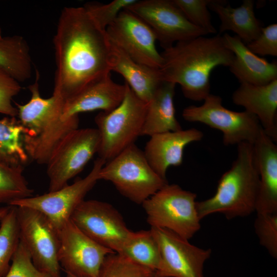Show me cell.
<instances>
[{"label":"cell","instance_id":"1","mask_svg":"<svg viewBox=\"0 0 277 277\" xmlns=\"http://www.w3.org/2000/svg\"><path fill=\"white\" fill-rule=\"evenodd\" d=\"M53 93L64 101L111 74L109 39L83 7H65L53 38Z\"/></svg>","mask_w":277,"mask_h":277},{"label":"cell","instance_id":"2","mask_svg":"<svg viewBox=\"0 0 277 277\" xmlns=\"http://www.w3.org/2000/svg\"><path fill=\"white\" fill-rule=\"evenodd\" d=\"M161 54L162 81L179 84L186 98L197 102L204 101L210 94L212 70L219 66L229 67L234 58L220 34L176 43Z\"/></svg>","mask_w":277,"mask_h":277},{"label":"cell","instance_id":"3","mask_svg":"<svg viewBox=\"0 0 277 277\" xmlns=\"http://www.w3.org/2000/svg\"><path fill=\"white\" fill-rule=\"evenodd\" d=\"M237 146L236 158L219 179L214 195L196 202L201 220L215 213L232 219L255 211L260 176L253 144L242 142Z\"/></svg>","mask_w":277,"mask_h":277},{"label":"cell","instance_id":"4","mask_svg":"<svg viewBox=\"0 0 277 277\" xmlns=\"http://www.w3.org/2000/svg\"><path fill=\"white\" fill-rule=\"evenodd\" d=\"M125 84V94L120 105L110 111H101L94 118L100 135L97 154L105 162L135 144L141 136L148 103Z\"/></svg>","mask_w":277,"mask_h":277},{"label":"cell","instance_id":"5","mask_svg":"<svg viewBox=\"0 0 277 277\" xmlns=\"http://www.w3.org/2000/svg\"><path fill=\"white\" fill-rule=\"evenodd\" d=\"M98 179L110 182L121 195L138 205L168 183L152 169L135 144L106 162Z\"/></svg>","mask_w":277,"mask_h":277},{"label":"cell","instance_id":"6","mask_svg":"<svg viewBox=\"0 0 277 277\" xmlns=\"http://www.w3.org/2000/svg\"><path fill=\"white\" fill-rule=\"evenodd\" d=\"M196 198L195 193L167 183L142 205L151 227L170 230L189 240L201 228Z\"/></svg>","mask_w":277,"mask_h":277},{"label":"cell","instance_id":"7","mask_svg":"<svg viewBox=\"0 0 277 277\" xmlns=\"http://www.w3.org/2000/svg\"><path fill=\"white\" fill-rule=\"evenodd\" d=\"M182 116L186 121L203 123L221 131L225 146L242 142L253 144L263 129L254 115L245 110H229L223 106L220 96L211 94L202 105L184 108Z\"/></svg>","mask_w":277,"mask_h":277},{"label":"cell","instance_id":"8","mask_svg":"<svg viewBox=\"0 0 277 277\" xmlns=\"http://www.w3.org/2000/svg\"><path fill=\"white\" fill-rule=\"evenodd\" d=\"M100 145V135L97 128H77L65 137L46 164L49 191L67 185L97 153Z\"/></svg>","mask_w":277,"mask_h":277},{"label":"cell","instance_id":"9","mask_svg":"<svg viewBox=\"0 0 277 277\" xmlns=\"http://www.w3.org/2000/svg\"><path fill=\"white\" fill-rule=\"evenodd\" d=\"M17 218L20 240L29 251L34 265L52 277H61L58 260V231L40 212L18 207Z\"/></svg>","mask_w":277,"mask_h":277},{"label":"cell","instance_id":"10","mask_svg":"<svg viewBox=\"0 0 277 277\" xmlns=\"http://www.w3.org/2000/svg\"><path fill=\"white\" fill-rule=\"evenodd\" d=\"M70 220L91 239L117 253L132 232L113 205L96 200L82 201Z\"/></svg>","mask_w":277,"mask_h":277},{"label":"cell","instance_id":"11","mask_svg":"<svg viewBox=\"0 0 277 277\" xmlns=\"http://www.w3.org/2000/svg\"><path fill=\"white\" fill-rule=\"evenodd\" d=\"M105 163L98 157L94 161L90 172L85 177L57 190L16 200L9 205L28 207L40 212L58 231L70 220L75 209L98 181V173Z\"/></svg>","mask_w":277,"mask_h":277},{"label":"cell","instance_id":"12","mask_svg":"<svg viewBox=\"0 0 277 277\" xmlns=\"http://www.w3.org/2000/svg\"><path fill=\"white\" fill-rule=\"evenodd\" d=\"M125 9L151 27L164 49L175 43L208 34L191 24L172 0L136 1Z\"/></svg>","mask_w":277,"mask_h":277},{"label":"cell","instance_id":"13","mask_svg":"<svg viewBox=\"0 0 277 277\" xmlns=\"http://www.w3.org/2000/svg\"><path fill=\"white\" fill-rule=\"evenodd\" d=\"M160 253L155 277H205L204 264L211 250L194 246L173 232L151 227Z\"/></svg>","mask_w":277,"mask_h":277},{"label":"cell","instance_id":"14","mask_svg":"<svg viewBox=\"0 0 277 277\" xmlns=\"http://www.w3.org/2000/svg\"><path fill=\"white\" fill-rule=\"evenodd\" d=\"M58 260L66 274L78 277H98L102 266L114 252L89 237L71 220L58 230Z\"/></svg>","mask_w":277,"mask_h":277},{"label":"cell","instance_id":"15","mask_svg":"<svg viewBox=\"0 0 277 277\" xmlns=\"http://www.w3.org/2000/svg\"><path fill=\"white\" fill-rule=\"evenodd\" d=\"M106 32L108 38L135 62L155 69L163 64L157 51L156 36L151 27L135 14L124 9Z\"/></svg>","mask_w":277,"mask_h":277},{"label":"cell","instance_id":"16","mask_svg":"<svg viewBox=\"0 0 277 277\" xmlns=\"http://www.w3.org/2000/svg\"><path fill=\"white\" fill-rule=\"evenodd\" d=\"M203 137V132L194 128L160 133L150 136L143 151L152 169L166 179L169 167L182 164L185 148Z\"/></svg>","mask_w":277,"mask_h":277},{"label":"cell","instance_id":"17","mask_svg":"<svg viewBox=\"0 0 277 277\" xmlns=\"http://www.w3.org/2000/svg\"><path fill=\"white\" fill-rule=\"evenodd\" d=\"M233 103L254 115L265 133L277 141V80L264 85L241 83L233 93Z\"/></svg>","mask_w":277,"mask_h":277},{"label":"cell","instance_id":"18","mask_svg":"<svg viewBox=\"0 0 277 277\" xmlns=\"http://www.w3.org/2000/svg\"><path fill=\"white\" fill-rule=\"evenodd\" d=\"M126 84L114 82L111 74L88 85L72 97L64 101L63 118L78 115L82 112L101 110L109 112L123 101Z\"/></svg>","mask_w":277,"mask_h":277},{"label":"cell","instance_id":"19","mask_svg":"<svg viewBox=\"0 0 277 277\" xmlns=\"http://www.w3.org/2000/svg\"><path fill=\"white\" fill-rule=\"evenodd\" d=\"M223 43L234 55L229 67L240 83L264 85L277 80V63L269 62L252 52L237 36L225 33Z\"/></svg>","mask_w":277,"mask_h":277},{"label":"cell","instance_id":"20","mask_svg":"<svg viewBox=\"0 0 277 277\" xmlns=\"http://www.w3.org/2000/svg\"><path fill=\"white\" fill-rule=\"evenodd\" d=\"M261 130L253 147L259 172L257 213H277V146Z\"/></svg>","mask_w":277,"mask_h":277},{"label":"cell","instance_id":"21","mask_svg":"<svg viewBox=\"0 0 277 277\" xmlns=\"http://www.w3.org/2000/svg\"><path fill=\"white\" fill-rule=\"evenodd\" d=\"M108 39L109 64L111 71L121 74L135 94L148 103L162 82L159 69L135 62L109 38Z\"/></svg>","mask_w":277,"mask_h":277},{"label":"cell","instance_id":"22","mask_svg":"<svg viewBox=\"0 0 277 277\" xmlns=\"http://www.w3.org/2000/svg\"><path fill=\"white\" fill-rule=\"evenodd\" d=\"M60 111L46 122L32 136H23L29 159L38 164H47L53 151L69 133L78 127V115L64 118Z\"/></svg>","mask_w":277,"mask_h":277},{"label":"cell","instance_id":"23","mask_svg":"<svg viewBox=\"0 0 277 277\" xmlns=\"http://www.w3.org/2000/svg\"><path fill=\"white\" fill-rule=\"evenodd\" d=\"M225 4V1L212 0L208 6L220 18V33L231 31L246 45L255 39L263 27L255 15L254 2L244 0L237 8Z\"/></svg>","mask_w":277,"mask_h":277},{"label":"cell","instance_id":"24","mask_svg":"<svg viewBox=\"0 0 277 277\" xmlns=\"http://www.w3.org/2000/svg\"><path fill=\"white\" fill-rule=\"evenodd\" d=\"M176 85L162 81L148 103L141 133L151 136L154 134L182 129L175 116L174 96Z\"/></svg>","mask_w":277,"mask_h":277},{"label":"cell","instance_id":"25","mask_svg":"<svg viewBox=\"0 0 277 277\" xmlns=\"http://www.w3.org/2000/svg\"><path fill=\"white\" fill-rule=\"evenodd\" d=\"M0 68L18 82L31 76L32 60L26 41L18 35L3 36L1 28Z\"/></svg>","mask_w":277,"mask_h":277},{"label":"cell","instance_id":"26","mask_svg":"<svg viewBox=\"0 0 277 277\" xmlns=\"http://www.w3.org/2000/svg\"><path fill=\"white\" fill-rule=\"evenodd\" d=\"M26 131L15 117L0 120V162L13 166L28 163L29 157L23 143Z\"/></svg>","mask_w":277,"mask_h":277},{"label":"cell","instance_id":"27","mask_svg":"<svg viewBox=\"0 0 277 277\" xmlns=\"http://www.w3.org/2000/svg\"><path fill=\"white\" fill-rule=\"evenodd\" d=\"M119 254L154 272L160 262L159 246L150 229L132 231Z\"/></svg>","mask_w":277,"mask_h":277},{"label":"cell","instance_id":"28","mask_svg":"<svg viewBox=\"0 0 277 277\" xmlns=\"http://www.w3.org/2000/svg\"><path fill=\"white\" fill-rule=\"evenodd\" d=\"M24 166H10L0 162V204L9 205L12 202L32 196L23 175Z\"/></svg>","mask_w":277,"mask_h":277},{"label":"cell","instance_id":"29","mask_svg":"<svg viewBox=\"0 0 277 277\" xmlns=\"http://www.w3.org/2000/svg\"><path fill=\"white\" fill-rule=\"evenodd\" d=\"M10 208L0 224V277H4L20 241L17 208Z\"/></svg>","mask_w":277,"mask_h":277},{"label":"cell","instance_id":"30","mask_svg":"<svg viewBox=\"0 0 277 277\" xmlns=\"http://www.w3.org/2000/svg\"><path fill=\"white\" fill-rule=\"evenodd\" d=\"M98 277H154V272L114 252L106 256Z\"/></svg>","mask_w":277,"mask_h":277},{"label":"cell","instance_id":"31","mask_svg":"<svg viewBox=\"0 0 277 277\" xmlns=\"http://www.w3.org/2000/svg\"><path fill=\"white\" fill-rule=\"evenodd\" d=\"M187 19L207 34H215L208 6L212 0H172Z\"/></svg>","mask_w":277,"mask_h":277},{"label":"cell","instance_id":"32","mask_svg":"<svg viewBox=\"0 0 277 277\" xmlns=\"http://www.w3.org/2000/svg\"><path fill=\"white\" fill-rule=\"evenodd\" d=\"M254 227L260 244L276 259L277 213H257Z\"/></svg>","mask_w":277,"mask_h":277},{"label":"cell","instance_id":"33","mask_svg":"<svg viewBox=\"0 0 277 277\" xmlns=\"http://www.w3.org/2000/svg\"><path fill=\"white\" fill-rule=\"evenodd\" d=\"M136 0H114L107 4L88 3L84 6L96 24L106 31L123 10Z\"/></svg>","mask_w":277,"mask_h":277},{"label":"cell","instance_id":"34","mask_svg":"<svg viewBox=\"0 0 277 277\" xmlns=\"http://www.w3.org/2000/svg\"><path fill=\"white\" fill-rule=\"evenodd\" d=\"M4 277H52L38 269L33 264L30 254L20 240L12 257L9 270Z\"/></svg>","mask_w":277,"mask_h":277},{"label":"cell","instance_id":"35","mask_svg":"<svg viewBox=\"0 0 277 277\" xmlns=\"http://www.w3.org/2000/svg\"><path fill=\"white\" fill-rule=\"evenodd\" d=\"M21 89L19 82L0 68V113L10 117L17 115L12 100Z\"/></svg>","mask_w":277,"mask_h":277},{"label":"cell","instance_id":"36","mask_svg":"<svg viewBox=\"0 0 277 277\" xmlns=\"http://www.w3.org/2000/svg\"><path fill=\"white\" fill-rule=\"evenodd\" d=\"M246 45L256 55L276 56L277 24L274 23L263 27L259 36Z\"/></svg>","mask_w":277,"mask_h":277},{"label":"cell","instance_id":"37","mask_svg":"<svg viewBox=\"0 0 277 277\" xmlns=\"http://www.w3.org/2000/svg\"><path fill=\"white\" fill-rule=\"evenodd\" d=\"M10 208V205H8L6 207H3L0 208V224L2 219L4 218V217L6 215V214L8 212Z\"/></svg>","mask_w":277,"mask_h":277},{"label":"cell","instance_id":"38","mask_svg":"<svg viewBox=\"0 0 277 277\" xmlns=\"http://www.w3.org/2000/svg\"><path fill=\"white\" fill-rule=\"evenodd\" d=\"M66 277H78L70 274H66Z\"/></svg>","mask_w":277,"mask_h":277},{"label":"cell","instance_id":"39","mask_svg":"<svg viewBox=\"0 0 277 277\" xmlns=\"http://www.w3.org/2000/svg\"><path fill=\"white\" fill-rule=\"evenodd\" d=\"M155 277V276H154Z\"/></svg>","mask_w":277,"mask_h":277}]
</instances>
